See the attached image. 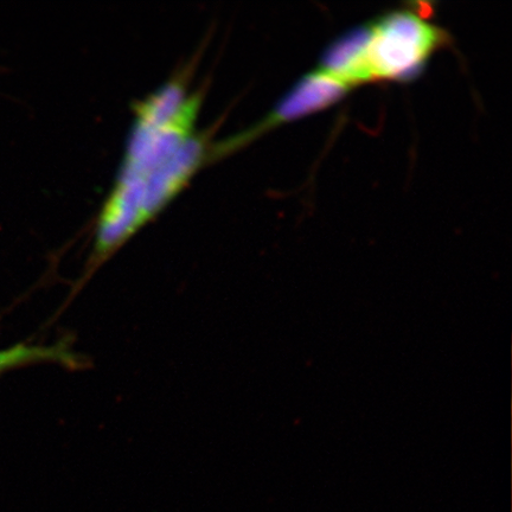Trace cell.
I'll list each match as a JSON object with an SVG mask.
<instances>
[{
  "instance_id": "obj_1",
  "label": "cell",
  "mask_w": 512,
  "mask_h": 512,
  "mask_svg": "<svg viewBox=\"0 0 512 512\" xmlns=\"http://www.w3.org/2000/svg\"><path fill=\"white\" fill-rule=\"evenodd\" d=\"M446 41V32L420 11L396 10L332 42L318 69L351 89L376 81L407 82Z\"/></svg>"
},
{
  "instance_id": "obj_2",
  "label": "cell",
  "mask_w": 512,
  "mask_h": 512,
  "mask_svg": "<svg viewBox=\"0 0 512 512\" xmlns=\"http://www.w3.org/2000/svg\"><path fill=\"white\" fill-rule=\"evenodd\" d=\"M351 91L347 85L323 70L316 69L300 79L283 99L272 108V111L258 123L248 127L246 131L234 134L219 144H211L210 160L227 156L240 147L252 143L253 140L281 125L291 123L326 110L347 96Z\"/></svg>"
},
{
  "instance_id": "obj_3",
  "label": "cell",
  "mask_w": 512,
  "mask_h": 512,
  "mask_svg": "<svg viewBox=\"0 0 512 512\" xmlns=\"http://www.w3.org/2000/svg\"><path fill=\"white\" fill-rule=\"evenodd\" d=\"M210 147L208 134L192 136L149 174L140 178L121 177L138 181L142 187L138 210L140 228L176 196L203 163L209 162Z\"/></svg>"
},
{
  "instance_id": "obj_4",
  "label": "cell",
  "mask_w": 512,
  "mask_h": 512,
  "mask_svg": "<svg viewBox=\"0 0 512 512\" xmlns=\"http://www.w3.org/2000/svg\"><path fill=\"white\" fill-rule=\"evenodd\" d=\"M54 362L68 368H78L82 361L74 354L66 341L43 347V345L17 344L9 349L0 350V375L12 369L30 366V364Z\"/></svg>"
}]
</instances>
